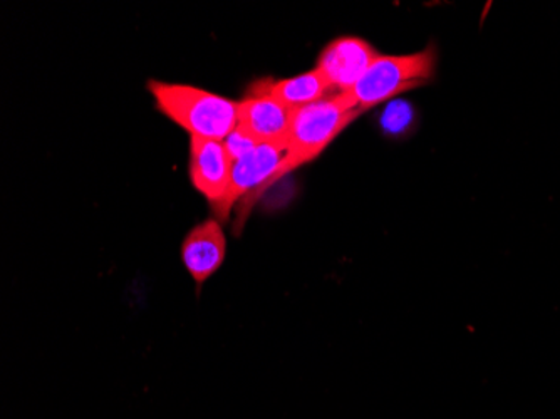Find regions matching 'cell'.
Here are the masks:
<instances>
[{
	"label": "cell",
	"instance_id": "obj_2",
	"mask_svg": "<svg viewBox=\"0 0 560 419\" xmlns=\"http://www.w3.org/2000/svg\"><path fill=\"white\" fill-rule=\"evenodd\" d=\"M436 62L435 46L411 55H380L360 83L341 96L363 115L386 101L430 83L436 72Z\"/></svg>",
	"mask_w": 560,
	"mask_h": 419
},
{
	"label": "cell",
	"instance_id": "obj_3",
	"mask_svg": "<svg viewBox=\"0 0 560 419\" xmlns=\"http://www.w3.org/2000/svg\"><path fill=\"white\" fill-rule=\"evenodd\" d=\"M360 116L341 94H330L294 109L285 137L288 156L280 178L316 160Z\"/></svg>",
	"mask_w": 560,
	"mask_h": 419
},
{
	"label": "cell",
	"instance_id": "obj_6",
	"mask_svg": "<svg viewBox=\"0 0 560 419\" xmlns=\"http://www.w3.org/2000/svg\"><path fill=\"white\" fill-rule=\"evenodd\" d=\"M231 156L222 141L190 138V178L198 194L212 203L213 210L229 194L232 182Z\"/></svg>",
	"mask_w": 560,
	"mask_h": 419
},
{
	"label": "cell",
	"instance_id": "obj_8",
	"mask_svg": "<svg viewBox=\"0 0 560 419\" xmlns=\"http://www.w3.org/2000/svg\"><path fill=\"white\" fill-rule=\"evenodd\" d=\"M292 113L284 104L264 94H248L238 101V123L242 129L260 143H280L288 137Z\"/></svg>",
	"mask_w": 560,
	"mask_h": 419
},
{
	"label": "cell",
	"instance_id": "obj_5",
	"mask_svg": "<svg viewBox=\"0 0 560 419\" xmlns=\"http://www.w3.org/2000/svg\"><path fill=\"white\" fill-rule=\"evenodd\" d=\"M377 56L380 53L374 49L373 44L363 37H336L320 50L316 69L332 93L345 94L360 83Z\"/></svg>",
	"mask_w": 560,
	"mask_h": 419
},
{
	"label": "cell",
	"instance_id": "obj_10",
	"mask_svg": "<svg viewBox=\"0 0 560 419\" xmlns=\"http://www.w3.org/2000/svg\"><path fill=\"white\" fill-rule=\"evenodd\" d=\"M223 147H225L226 154L231 156L232 163L238 162V160L245 159L247 154H250L252 151L256 150L259 147L260 141H257L256 138L252 137L250 133H247L245 129H242L241 126L232 131L225 140L222 141Z\"/></svg>",
	"mask_w": 560,
	"mask_h": 419
},
{
	"label": "cell",
	"instance_id": "obj_7",
	"mask_svg": "<svg viewBox=\"0 0 560 419\" xmlns=\"http://www.w3.org/2000/svg\"><path fill=\"white\" fill-rule=\"evenodd\" d=\"M180 255L185 269L200 289L225 261L226 237L220 220L209 219L195 225L184 238Z\"/></svg>",
	"mask_w": 560,
	"mask_h": 419
},
{
	"label": "cell",
	"instance_id": "obj_9",
	"mask_svg": "<svg viewBox=\"0 0 560 419\" xmlns=\"http://www.w3.org/2000/svg\"><path fill=\"white\" fill-rule=\"evenodd\" d=\"M248 94H264V96L273 97L288 108L298 109L335 93L330 91L329 84L324 81L319 71L314 68L284 80L267 78V80L257 81L252 84Z\"/></svg>",
	"mask_w": 560,
	"mask_h": 419
},
{
	"label": "cell",
	"instance_id": "obj_4",
	"mask_svg": "<svg viewBox=\"0 0 560 419\" xmlns=\"http://www.w3.org/2000/svg\"><path fill=\"white\" fill-rule=\"evenodd\" d=\"M285 156H288V147L285 141H280V143H260L245 159L235 162L229 194L213 210L215 219L225 222L231 217L232 208L242 198L250 197L270 183L277 182L282 175Z\"/></svg>",
	"mask_w": 560,
	"mask_h": 419
},
{
	"label": "cell",
	"instance_id": "obj_1",
	"mask_svg": "<svg viewBox=\"0 0 560 419\" xmlns=\"http://www.w3.org/2000/svg\"><path fill=\"white\" fill-rule=\"evenodd\" d=\"M156 108L185 129L190 138L223 141L237 128L238 101L190 84L150 81Z\"/></svg>",
	"mask_w": 560,
	"mask_h": 419
}]
</instances>
